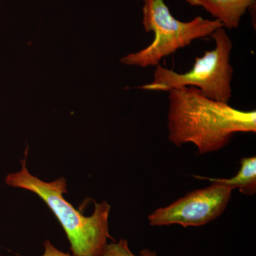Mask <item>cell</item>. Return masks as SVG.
Returning a JSON list of instances; mask_svg holds the SVG:
<instances>
[{
    "label": "cell",
    "mask_w": 256,
    "mask_h": 256,
    "mask_svg": "<svg viewBox=\"0 0 256 256\" xmlns=\"http://www.w3.org/2000/svg\"><path fill=\"white\" fill-rule=\"evenodd\" d=\"M168 92V139L176 146L192 143L198 154H206L225 148L236 133L256 132L255 110L234 108L194 87Z\"/></svg>",
    "instance_id": "6da1fadb"
},
{
    "label": "cell",
    "mask_w": 256,
    "mask_h": 256,
    "mask_svg": "<svg viewBox=\"0 0 256 256\" xmlns=\"http://www.w3.org/2000/svg\"><path fill=\"white\" fill-rule=\"evenodd\" d=\"M21 170L8 174L5 183L33 192L46 204L63 227L74 256H100L108 239L111 238L108 227L110 205L106 202L96 203L94 214L86 216L64 198V194L67 193L65 178L46 182L28 171L26 158L21 160Z\"/></svg>",
    "instance_id": "7a4b0ae2"
},
{
    "label": "cell",
    "mask_w": 256,
    "mask_h": 256,
    "mask_svg": "<svg viewBox=\"0 0 256 256\" xmlns=\"http://www.w3.org/2000/svg\"><path fill=\"white\" fill-rule=\"evenodd\" d=\"M216 46L195 58L188 72L180 74L156 66L152 82L139 87L149 92H169L183 87H194L205 97L228 104L232 97V82L234 69L230 63L233 44L224 28L213 34Z\"/></svg>",
    "instance_id": "3957f363"
},
{
    "label": "cell",
    "mask_w": 256,
    "mask_h": 256,
    "mask_svg": "<svg viewBox=\"0 0 256 256\" xmlns=\"http://www.w3.org/2000/svg\"><path fill=\"white\" fill-rule=\"evenodd\" d=\"M142 24L146 32H152L150 44L121 58V63L141 68L156 66L164 57L191 44L198 38L210 36L217 28H224L218 20L196 16L188 22L176 20L164 0H143Z\"/></svg>",
    "instance_id": "277c9868"
},
{
    "label": "cell",
    "mask_w": 256,
    "mask_h": 256,
    "mask_svg": "<svg viewBox=\"0 0 256 256\" xmlns=\"http://www.w3.org/2000/svg\"><path fill=\"white\" fill-rule=\"evenodd\" d=\"M232 188L220 184L190 192L169 206L162 207L148 216L153 226L178 224L184 228L201 226L220 217L228 206Z\"/></svg>",
    "instance_id": "5b68a950"
},
{
    "label": "cell",
    "mask_w": 256,
    "mask_h": 256,
    "mask_svg": "<svg viewBox=\"0 0 256 256\" xmlns=\"http://www.w3.org/2000/svg\"><path fill=\"white\" fill-rule=\"evenodd\" d=\"M192 6H202L228 30L237 28L246 11L256 0H185Z\"/></svg>",
    "instance_id": "8992f818"
},
{
    "label": "cell",
    "mask_w": 256,
    "mask_h": 256,
    "mask_svg": "<svg viewBox=\"0 0 256 256\" xmlns=\"http://www.w3.org/2000/svg\"><path fill=\"white\" fill-rule=\"evenodd\" d=\"M200 180H206L212 183L220 184L229 188H238L245 195L255 194L256 192V158H242L240 170L236 175L230 178H218L195 176Z\"/></svg>",
    "instance_id": "52a82bcc"
},
{
    "label": "cell",
    "mask_w": 256,
    "mask_h": 256,
    "mask_svg": "<svg viewBox=\"0 0 256 256\" xmlns=\"http://www.w3.org/2000/svg\"><path fill=\"white\" fill-rule=\"evenodd\" d=\"M100 256H156V254L148 249H144L140 252V255L136 256L129 248L128 240L121 239L118 242L106 244Z\"/></svg>",
    "instance_id": "ba28073f"
},
{
    "label": "cell",
    "mask_w": 256,
    "mask_h": 256,
    "mask_svg": "<svg viewBox=\"0 0 256 256\" xmlns=\"http://www.w3.org/2000/svg\"><path fill=\"white\" fill-rule=\"evenodd\" d=\"M44 252L42 256H74L60 252L48 240H45L44 242Z\"/></svg>",
    "instance_id": "9c48e42d"
}]
</instances>
